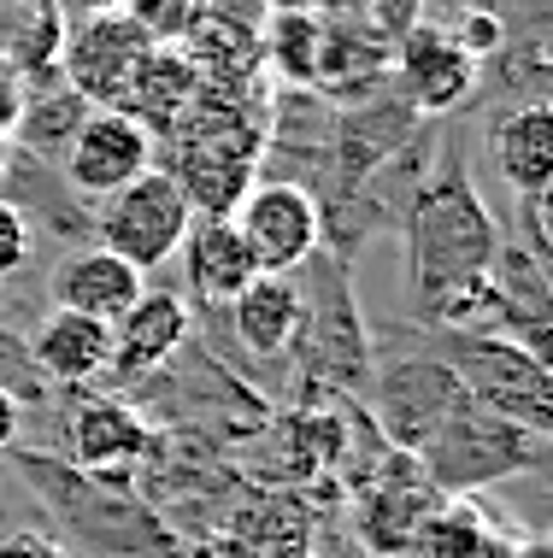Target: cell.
Instances as JSON below:
<instances>
[{"label":"cell","instance_id":"8fae6325","mask_svg":"<svg viewBox=\"0 0 553 558\" xmlns=\"http://www.w3.org/2000/svg\"><path fill=\"white\" fill-rule=\"evenodd\" d=\"M442 506V494L424 482L418 459L388 447L383 471L360 482V535L365 547H377V558H407L412 535L430 523V511Z\"/></svg>","mask_w":553,"mask_h":558},{"label":"cell","instance_id":"8992f818","mask_svg":"<svg viewBox=\"0 0 553 558\" xmlns=\"http://www.w3.org/2000/svg\"><path fill=\"white\" fill-rule=\"evenodd\" d=\"M189 223H194V206H189L183 183H177L171 171H159V165H147L136 183H124L118 194L100 201L95 230H100V247L118 253L124 265H136L147 277V270L177 259Z\"/></svg>","mask_w":553,"mask_h":558},{"label":"cell","instance_id":"ac0fdd59","mask_svg":"<svg viewBox=\"0 0 553 558\" xmlns=\"http://www.w3.org/2000/svg\"><path fill=\"white\" fill-rule=\"evenodd\" d=\"M230 329L253 359H282L301 329V282L294 277H253L230 300Z\"/></svg>","mask_w":553,"mask_h":558},{"label":"cell","instance_id":"4316f807","mask_svg":"<svg viewBox=\"0 0 553 558\" xmlns=\"http://www.w3.org/2000/svg\"><path fill=\"white\" fill-rule=\"evenodd\" d=\"M0 558H65L53 535H36V530H12L0 535Z\"/></svg>","mask_w":553,"mask_h":558},{"label":"cell","instance_id":"e0dca14e","mask_svg":"<svg viewBox=\"0 0 553 558\" xmlns=\"http://www.w3.org/2000/svg\"><path fill=\"white\" fill-rule=\"evenodd\" d=\"M142 289H147L142 270L124 265L107 247H83V253H71V259L53 270V306L83 312V318H100V324L124 318V312L142 300Z\"/></svg>","mask_w":553,"mask_h":558},{"label":"cell","instance_id":"83f0119b","mask_svg":"<svg viewBox=\"0 0 553 558\" xmlns=\"http://www.w3.org/2000/svg\"><path fill=\"white\" fill-rule=\"evenodd\" d=\"M19 429H24V405L12 395H0V452L19 447Z\"/></svg>","mask_w":553,"mask_h":558},{"label":"cell","instance_id":"7a4b0ae2","mask_svg":"<svg viewBox=\"0 0 553 558\" xmlns=\"http://www.w3.org/2000/svg\"><path fill=\"white\" fill-rule=\"evenodd\" d=\"M412 459H418V471H424V482L442 494V500H471L477 488H489V482L536 471V464L548 459V441L466 400L424 447L412 452Z\"/></svg>","mask_w":553,"mask_h":558},{"label":"cell","instance_id":"d6986e66","mask_svg":"<svg viewBox=\"0 0 553 558\" xmlns=\"http://www.w3.org/2000/svg\"><path fill=\"white\" fill-rule=\"evenodd\" d=\"M194 83H201V71H194L189 59L154 48V59H147L142 77H136V88H130L124 112L136 118V124H147V130L183 124V112H189V100H194Z\"/></svg>","mask_w":553,"mask_h":558},{"label":"cell","instance_id":"3957f363","mask_svg":"<svg viewBox=\"0 0 553 558\" xmlns=\"http://www.w3.org/2000/svg\"><path fill=\"white\" fill-rule=\"evenodd\" d=\"M442 365L459 376V388L471 395V405L506 417V424L530 429V435H553V376H548V359H536L530 347L506 341V336H442Z\"/></svg>","mask_w":553,"mask_h":558},{"label":"cell","instance_id":"d4e9b609","mask_svg":"<svg viewBox=\"0 0 553 558\" xmlns=\"http://www.w3.org/2000/svg\"><path fill=\"white\" fill-rule=\"evenodd\" d=\"M19 118H24V71L0 53V142H12Z\"/></svg>","mask_w":553,"mask_h":558},{"label":"cell","instance_id":"52a82bcc","mask_svg":"<svg viewBox=\"0 0 553 558\" xmlns=\"http://www.w3.org/2000/svg\"><path fill=\"white\" fill-rule=\"evenodd\" d=\"M236 235L248 241L260 277H294L312 253L324 247V206L318 194L294 177H265L242 194V206L230 213Z\"/></svg>","mask_w":553,"mask_h":558},{"label":"cell","instance_id":"5b68a950","mask_svg":"<svg viewBox=\"0 0 553 558\" xmlns=\"http://www.w3.org/2000/svg\"><path fill=\"white\" fill-rule=\"evenodd\" d=\"M365 395H371V424L383 429V441L395 452H407V459L471 400L459 388V376L442 365V353L383 359L365 376Z\"/></svg>","mask_w":553,"mask_h":558},{"label":"cell","instance_id":"7c38bea8","mask_svg":"<svg viewBox=\"0 0 553 558\" xmlns=\"http://www.w3.org/2000/svg\"><path fill=\"white\" fill-rule=\"evenodd\" d=\"M395 77H400V88H407L412 112L442 118L477 88L483 65H477L471 53H459V41L447 36L442 24H412L407 36H400V48H395Z\"/></svg>","mask_w":553,"mask_h":558},{"label":"cell","instance_id":"ba28073f","mask_svg":"<svg viewBox=\"0 0 553 558\" xmlns=\"http://www.w3.org/2000/svg\"><path fill=\"white\" fill-rule=\"evenodd\" d=\"M154 29L136 24L130 12H95L88 24H77V36H65L59 48V71H65V88L83 100V107H118L124 112L130 88H136L142 65L154 59Z\"/></svg>","mask_w":553,"mask_h":558},{"label":"cell","instance_id":"277c9868","mask_svg":"<svg viewBox=\"0 0 553 558\" xmlns=\"http://www.w3.org/2000/svg\"><path fill=\"white\" fill-rule=\"evenodd\" d=\"M324 294H306L301 289V329H294L289 347H301V395L312 400L318 395H360L365 376H371V341H365V324L353 312V294H348V277H341V259H324Z\"/></svg>","mask_w":553,"mask_h":558},{"label":"cell","instance_id":"5bb4252c","mask_svg":"<svg viewBox=\"0 0 553 558\" xmlns=\"http://www.w3.org/2000/svg\"><path fill=\"white\" fill-rule=\"evenodd\" d=\"M24 347H29V365H36V376L48 388H88L112 365V324L53 306Z\"/></svg>","mask_w":553,"mask_h":558},{"label":"cell","instance_id":"cb8c5ba5","mask_svg":"<svg viewBox=\"0 0 553 558\" xmlns=\"http://www.w3.org/2000/svg\"><path fill=\"white\" fill-rule=\"evenodd\" d=\"M24 265H29V218H24V206L0 201V282L19 277Z\"/></svg>","mask_w":553,"mask_h":558},{"label":"cell","instance_id":"44dd1931","mask_svg":"<svg viewBox=\"0 0 553 558\" xmlns=\"http://www.w3.org/2000/svg\"><path fill=\"white\" fill-rule=\"evenodd\" d=\"M277 36H272V53H277V65L289 71L294 83H318V71H324V29L318 19H306V12H277Z\"/></svg>","mask_w":553,"mask_h":558},{"label":"cell","instance_id":"2e32d148","mask_svg":"<svg viewBox=\"0 0 553 558\" xmlns=\"http://www.w3.org/2000/svg\"><path fill=\"white\" fill-rule=\"evenodd\" d=\"M177 253H183L189 294L201 300V306H218V312L230 306V300L242 294L253 277H260V265H253L248 241L236 235L230 218H194Z\"/></svg>","mask_w":553,"mask_h":558},{"label":"cell","instance_id":"6da1fadb","mask_svg":"<svg viewBox=\"0 0 553 558\" xmlns=\"http://www.w3.org/2000/svg\"><path fill=\"white\" fill-rule=\"evenodd\" d=\"M407 277H412V300L418 312H436L447 294H459L466 282L489 277L501 247V230L489 218L483 194L466 177V159H447L436 177L412 189L407 201Z\"/></svg>","mask_w":553,"mask_h":558},{"label":"cell","instance_id":"603a6c76","mask_svg":"<svg viewBox=\"0 0 553 558\" xmlns=\"http://www.w3.org/2000/svg\"><path fill=\"white\" fill-rule=\"evenodd\" d=\"M447 36H454V41H459V53H471L477 65H483V59H495V53L506 48V24L495 19V12H483V7L459 12V24L447 29Z\"/></svg>","mask_w":553,"mask_h":558},{"label":"cell","instance_id":"f1b7e54d","mask_svg":"<svg viewBox=\"0 0 553 558\" xmlns=\"http://www.w3.org/2000/svg\"><path fill=\"white\" fill-rule=\"evenodd\" d=\"M7 165H12V142H0V177H7Z\"/></svg>","mask_w":553,"mask_h":558},{"label":"cell","instance_id":"484cf974","mask_svg":"<svg viewBox=\"0 0 553 558\" xmlns=\"http://www.w3.org/2000/svg\"><path fill=\"white\" fill-rule=\"evenodd\" d=\"M477 558H548V541L542 535H501L495 523H489L483 553H477Z\"/></svg>","mask_w":553,"mask_h":558},{"label":"cell","instance_id":"9a60e30c","mask_svg":"<svg viewBox=\"0 0 553 558\" xmlns=\"http://www.w3.org/2000/svg\"><path fill=\"white\" fill-rule=\"evenodd\" d=\"M489 159L495 177L518 201H542L553 194V107L548 100H525L489 118Z\"/></svg>","mask_w":553,"mask_h":558},{"label":"cell","instance_id":"7402d4cb","mask_svg":"<svg viewBox=\"0 0 553 558\" xmlns=\"http://www.w3.org/2000/svg\"><path fill=\"white\" fill-rule=\"evenodd\" d=\"M0 395H12V400H48V383L36 376V365H29V347L24 341H12L7 329H0Z\"/></svg>","mask_w":553,"mask_h":558},{"label":"cell","instance_id":"4fadbf2b","mask_svg":"<svg viewBox=\"0 0 553 558\" xmlns=\"http://www.w3.org/2000/svg\"><path fill=\"white\" fill-rule=\"evenodd\" d=\"M189 300L177 289H142V300L112 324V365L107 376H124V383H142V376H159L183 353L189 341Z\"/></svg>","mask_w":553,"mask_h":558},{"label":"cell","instance_id":"ffe728a7","mask_svg":"<svg viewBox=\"0 0 553 558\" xmlns=\"http://www.w3.org/2000/svg\"><path fill=\"white\" fill-rule=\"evenodd\" d=\"M483 535H489V518L477 511V500H442L424 530L412 535L407 558H477Z\"/></svg>","mask_w":553,"mask_h":558},{"label":"cell","instance_id":"9c48e42d","mask_svg":"<svg viewBox=\"0 0 553 558\" xmlns=\"http://www.w3.org/2000/svg\"><path fill=\"white\" fill-rule=\"evenodd\" d=\"M59 165H65V183L83 201H107V194L136 183L147 165H154V130L136 124V118L118 112V107H88L83 124L71 130Z\"/></svg>","mask_w":553,"mask_h":558},{"label":"cell","instance_id":"30bf717a","mask_svg":"<svg viewBox=\"0 0 553 558\" xmlns=\"http://www.w3.org/2000/svg\"><path fill=\"white\" fill-rule=\"evenodd\" d=\"M71 412H65V447H71V464L83 476H100V482H118L147 464V452L159 447L154 424L142 417V405L118 400V395H83L71 388Z\"/></svg>","mask_w":553,"mask_h":558}]
</instances>
